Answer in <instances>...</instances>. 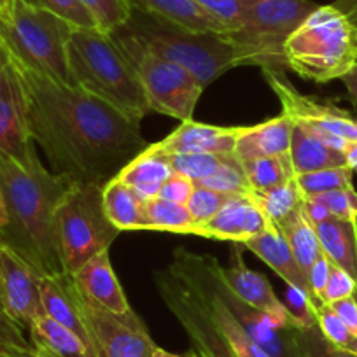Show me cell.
<instances>
[{
    "instance_id": "cell-1",
    "label": "cell",
    "mask_w": 357,
    "mask_h": 357,
    "mask_svg": "<svg viewBox=\"0 0 357 357\" xmlns=\"http://www.w3.org/2000/svg\"><path fill=\"white\" fill-rule=\"evenodd\" d=\"M8 61L22 89L26 128L54 174L104 186L149 146L140 123L95 95Z\"/></svg>"
},
{
    "instance_id": "cell-2",
    "label": "cell",
    "mask_w": 357,
    "mask_h": 357,
    "mask_svg": "<svg viewBox=\"0 0 357 357\" xmlns=\"http://www.w3.org/2000/svg\"><path fill=\"white\" fill-rule=\"evenodd\" d=\"M72 184L47 170L39 154L16 160L0 153V186L8 212L0 242L25 257L39 277L65 273L54 247L53 215Z\"/></svg>"
},
{
    "instance_id": "cell-3",
    "label": "cell",
    "mask_w": 357,
    "mask_h": 357,
    "mask_svg": "<svg viewBox=\"0 0 357 357\" xmlns=\"http://www.w3.org/2000/svg\"><path fill=\"white\" fill-rule=\"evenodd\" d=\"M156 56L181 65L207 88L231 68L259 67L256 53L229 33L193 32L133 9L125 26L116 30Z\"/></svg>"
},
{
    "instance_id": "cell-4",
    "label": "cell",
    "mask_w": 357,
    "mask_h": 357,
    "mask_svg": "<svg viewBox=\"0 0 357 357\" xmlns=\"http://www.w3.org/2000/svg\"><path fill=\"white\" fill-rule=\"evenodd\" d=\"M67 61L77 88L133 121L140 123L153 112L135 68L109 33L98 29H74L67 46Z\"/></svg>"
},
{
    "instance_id": "cell-5",
    "label": "cell",
    "mask_w": 357,
    "mask_h": 357,
    "mask_svg": "<svg viewBox=\"0 0 357 357\" xmlns=\"http://www.w3.org/2000/svg\"><path fill=\"white\" fill-rule=\"evenodd\" d=\"M286 68L308 81L342 79L357 65V26L333 4L319 6L284 43Z\"/></svg>"
},
{
    "instance_id": "cell-6",
    "label": "cell",
    "mask_w": 357,
    "mask_h": 357,
    "mask_svg": "<svg viewBox=\"0 0 357 357\" xmlns=\"http://www.w3.org/2000/svg\"><path fill=\"white\" fill-rule=\"evenodd\" d=\"M72 32L70 23L26 4L25 0H13L0 13V46L9 58L47 77L75 86L67 61Z\"/></svg>"
},
{
    "instance_id": "cell-7",
    "label": "cell",
    "mask_w": 357,
    "mask_h": 357,
    "mask_svg": "<svg viewBox=\"0 0 357 357\" xmlns=\"http://www.w3.org/2000/svg\"><path fill=\"white\" fill-rule=\"evenodd\" d=\"M104 186L74 183L61 197L53 215V236L63 272L74 275L100 250L109 249L119 229L104 208Z\"/></svg>"
},
{
    "instance_id": "cell-8",
    "label": "cell",
    "mask_w": 357,
    "mask_h": 357,
    "mask_svg": "<svg viewBox=\"0 0 357 357\" xmlns=\"http://www.w3.org/2000/svg\"><path fill=\"white\" fill-rule=\"evenodd\" d=\"M109 36L135 68L151 111L170 116L181 123L193 119L205 88L191 72L149 53L121 33L112 32Z\"/></svg>"
},
{
    "instance_id": "cell-9",
    "label": "cell",
    "mask_w": 357,
    "mask_h": 357,
    "mask_svg": "<svg viewBox=\"0 0 357 357\" xmlns=\"http://www.w3.org/2000/svg\"><path fill=\"white\" fill-rule=\"evenodd\" d=\"M233 39L256 53L261 68H286L284 43L319 8L314 0H238Z\"/></svg>"
},
{
    "instance_id": "cell-10",
    "label": "cell",
    "mask_w": 357,
    "mask_h": 357,
    "mask_svg": "<svg viewBox=\"0 0 357 357\" xmlns=\"http://www.w3.org/2000/svg\"><path fill=\"white\" fill-rule=\"evenodd\" d=\"M154 284L165 307L186 331L193 345L191 350L198 357H238L212 321L190 280L174 264L154 273Z\"/></svg>"
},
{
    "instance_id": "cell-11",
    "label": "cell",
    "mask_w": 357,
    "mask_h": 357,
    "mask_svg": "<svg viewBox=\"0 0 357 357\" xmlns=\"http://www.w3.org/2000/svg\"><path fill=\"white\" fill-rule=\"evenodd\" d=\"M261 70L266 84L280 100L282 112L291 121L312 128L324 142L342 153H345L350 142H357V118L350 112L329 102H319L301 95L279 68Z\"/></svg>"
},
{
    "instance_id": "cell-12",
    "label": "cell",
    "mask_w": 357,
    "mask_h": 357,
    "mask_svg": "<svg viewBox=\"0 0 357 357\" xmlns=\"http://www.w3.org/2000/svg\"><path fill=\"white\" fill-rule=\"evenodd\" d=\"M195 266L211 286V289L225 301L226 307L231 310L243 331L250 336L256 345H259L270 357H301L300 347L296 340V326L280 328L270 315L256 310L254 307L240 300L228 287L221 277V264L214 256L208 254L190 252Z\"/></svg>"
},
{
    "instance_id": "cell-13",
    "label": "cell",
    "mask_w": 357,
    "mask_h": 357,
    "mask_svg": "<svg viewBox=\"0 0 357 357\" xmlns=\"http://www.w3.org/2000/svg\"><path fill=\"white\" fill-rule=\"evenodd\" d=\"M82 315L95 357H153L158 345L133 310L125 315L111 314L82 298Z\"/></svg>"
},
{
    "instance_id": "cell-14",
    "label": "cell",
    "mask_w": 357,
    "mask_h": 357,
    "mask_svg": "<svg viewBox=\"0 0 357 357\" xmlns=\"http://www.w3.org/2000/svg\"><path fill=\"white\" fill-rule=\"evenodd\" d=\"M0 300L9 317L26 331L44 314L39 275L25 257L4 242H0Z\"/></svg>"
},
{
    "instance_id": "cell-15",
    "label": "cell",
    "mask_w": 357,
    "mask_h": 357,
    "mask_svg": "<svg viewBox=\"0 0 357 357\" xmlns=\"http://www.w3.org/2000/svg\"><path fill=\"white\" fill-rule=\"evenodd\" d=\"M272 222L252 198V195L229 197L221 211L208 222L195 226L191 235L212 240H225L242 245L247 240L266 231Z\"/></svg>"
},
{
    "instance_id": "cell-16",
    "label": "cell",
    "mask_w": 357,
    "mask_h": 357,
    "mask_svg": "<svg viewBox=\"0 0 357 357\" xmlns=\"http://www.w3.org/2000/svg\"><path fill=\"white\" fill-rule=\"evenodd\" d=\"M72 279L88 303L118 315L132 312L125 291L112 268L109 249L100 250L91 259L86 261L72 275Z\"/></svg>"
},
{
    "instance_id": "cell-17",
    "label": "cell",
    "mask_w": 357,
    "mask_h": 357,
    "mask_svg": "<svg viewBox=\"0 0 357 357\" xmlns=\"http://www.w3.org/2000/svg\"><path fill=\"white\" fill-rule=\"evenodd\" d=\"M221 277L240 300L245 301L247 305L254 307L256 310L270 315L280 328L294 326L286 307L277 298V294L273 293L266 277L259 275V273L252 272L250 268H247L245 261H243L242 249H235L231 266H221Z\"/></svg>"
},
{
    "instance_id": "cell-18",
    "label": "cell",
    "mask_w": 357,
    "mask_h": 357,
    "mask_svg": "<svg viewBox=\"0 0 357 357\" xmlns=\"http://www.w3.org/2000/svg\"><path fill=\"white\" fill-rule=\"evenodd\" d=\"M39 291L44 314L75 333L95 357L91 336L82 315V298L72 275L58 273V275L39 277Z\"/></svg>"
},
{
    "instance_id": "cell-19",
    "label": "cell",
    "mask_w": 357,
    "mask_h": 357,
    "mask_svg": "<svg viewBox=\"0 0 357 357\" xmlns=\"http://www.w3.org/2000/svg\"><path fill=\"white\" fill-rule=\"evenodd\" d=\"M0 153L16 160H26L37 154L36 142L26 128L22 89L9 61L4 82L0 86Z\"/></svg>"
},
{
    "instance_id": "cell-20",
    "label": "cell",
    "mask_w": 357,
    "mask_h": 357,
    "mask_svg": "<svg viewBox=\"0 0 357 357\" xmlns=\"http://www.w3.org/2000/svg\"><path fill=\"white\" fill-rule=\"evenodd\" d=\"M245 126H214L195 119L183 121L170 135L153 144L163 154L178 153H233L236 139Z\"/></svg>"
},
{
    "instance_id": "cell-21",
    "label": "cell",
    "mask_w": 357,
    "mask_h": 357,
    "mask_svg": "<svg viewBox=\"0 0 357 357\" xmlns=\"http://www.w3.org/2000/svg\"><path fill=\"white\" fill-rule=\"evenodd\" d=\"M242 247H245L250 252L256 254L259 259H263L264 263L272 268L273 272L287 284V286L300 287L301 291L310 294L312 300H314L315 303V308H317L319 305H322L314 298L310 282H308V279L305 277V273L301 272L296 257L291 252V247L289 243H287L286 236L282 235V231H280L277 226H270V228H268L266 231L261 233V235L243 242Z\"/></svg>"
},
{
    "instance_id": "cell-22",
    "label": "cell",
    "mask_w": 357,
    "mask_h": 357,
    "mask_svg": "<svg viewBox=\"0 0 357 357\" xmlns=\"http://www.w3.org/2000/svg\"><path fill=\"white\" fill-rule=\"evenodd\" d=\"M291 132H293V121L284 112L277 118L245 126L236 139L233 154L242 163L256 158L287 154L291 146Z\"/></svg>"
},
{
    "instance_id": "cell-23",
    "label": "cell",
    "mask_w": 357,
    "mask_h": 357,
    "mask_svg": "<svg viewBox=\"0 0 357 357\" xmlns=\"http://www.w3.org/2000/svg\"><path fill=\"white\" fill-rule=\"evenodd\" d=\"M133 9L193 32L229 33L231 30L198 8L193 0H128Z\"/></svg>"
},
{
    "instance_id": "cell-24",
    "label": "cell",
    "mask_w": 357,
    "mask_h": 357,
    "mask_svg": "<svg viewBox=\"0 0 357 357\" xmlns=\"http://www.w3.org/2000/svg\"><path fill=\"white\" fill-rule=\"evenodd\" d=\"M289 156L294 175L324 168L347 167L345 153L324 142L317 132L298 123H293Z\"/></svg>"
},
{
    "instance_id": "cell-25",
    "label": "cell",
    "mask_w": 357,
    "mask_h": 357,
    "mask_svg": "<svg viewBox=\"0 0 357 357\" xmlns=\"http://www.w3.org/2000/svg\"><path fill=\"white\" fill-rule=\"evenodd\" d=\"M174 174L167 154L154 149L153 144L146 147L139 156L133 158L116 177L125 183L142 200L158 197L161 186Z\"/></svg>"
},
{
    "instance_id": "cell-26",
    "label": "cell",
    "mask_w": 357,
    "mask_h": 357,
    "mask_svg": "<svg viewBox=\"0 0 357 357\" xmlns=\"http://www.w3.org/2000/svg\"><path fill=\"white\" fill-rule=\"evenodd\" d=\"M29 340L39 357H93L75 333L46 314L30 324Z\"/></svg>"
},
{
    "instance_id": "cell-27",
    "label": "cell",
    "mask_w": 357,
    "mask_h": 357,
    "mask_svg": "<svg viewBox=\"0 0 357 357\" xmlns=\"http://www.w3.org/2000/svg\"><path fill=\"white\" fill-rule=\"evenodd\" d=\"M326 256L345 270L357 284V221H329L315 225Z\"/></svg>"
},
{
    "instance_id": "cell-28",
    "label": "cell",
    "mask_w": 357,
    "mask_h": 357,
    "mask_svg": "<svg viewBox=\"0 0 357 357\" xmlns=\"http://www.w3.org/2000/svg\"><path fill=\"white\" fill-rule=\"evenodd\" d=\"M104 208L109 221L119 231H147L144 200L118 177L104 184Z\"/></svg>"
},
{
    "instance_id": "cell-29",
    "label": "cell",
    "mask_w": 357,
    "mask_h": 357,
    "mask_svg": "<svg viewBox=\"0 0 357 357\" xmlns=\"http://www.w3.org/2000/svg\"><path fill=\"white\" fill-rule=\"evenodd\" d=\"M277 228L286 236L287 243L291 247V252L294 254V257H296L298 264L301 268V272L308 279L310 268L314 266L317 257L322 254V245L317 236V231H315V226L305 215L303 205H301L300 211L294 212L287 221H284Z\"/></svg>"
},
{
    "instance_id": "cell-30",
    "label": "cell",
    "mask_w": 357,
    "mask_h": 357,
    "mask_svg": "<svg viewBox=\"0 0 357 357\" xmlns=\"http://www.w3.org/2000/svg\"><path fill=\"white\" fill-rule=\"evenodd\" d=\"M144 218H146L147 231L191 235V229H193V219L186 205L174 204L160 197L144 200Z\"/></svg>"
},
{
    "instance_id": "cell-31",
    "label": "cell",
    "mask_w": 357,
    "mask_h": 357,
    "mask_svg": "<svg viewBox=\"0 0 357 357\" xmlns=\"http://www.w3.org/2000/svg\"><path fill=\"white\" fill-rule=\"evenodd\" d=\"M252 198L259 205L261 211L273 226H280L284 221L298 212L303 205L305 195L298 188L296 178H289L286 183L272 188V190L252 193Z\"/></svg>"
},
{
    "instance_id": "cell-32",
    "label": "cell",
    "mask_w": 357,
    "mask_h": 357,
    "mask_svg": "<svg viewBox=\"0 0 357 357\" xmlns=\"http://www.w3.org/2000/svg\"><path fill=\"white\" fill-rule=\"evenodd\" d=\"M242 165L252 193L272 190L294 177L289 153L280 156L256 158V160L243 161Z\"/></svg>"
},
{
    "instance_id": "cell-33",
    "label": "cell",
    "mask_w": 357,
    "mask_h": 357,
    "mask_svg": "<svg viewBox=\"0 0 357 357\" xmlns=\"http://www.w3.org/2000/svg\"><path fill=\"white\" fill-rule=\"evenodd\" d=\"M354 170L350 167H336V168H324V170L307 172V174L294 175L298 188L305 198L317 197V195L328 193L335 190H345L352 188Z\"/></svg>"
},
{
    "instance_id": "cell-34",
    "label": "cell",
    "mask_w": 357,
    "mask_h": 357,
    "mask_svg": "<svg viewBox=\"0 0 357 357\" xmlns=\"http://www.w3.org/2000/svg\"><path fill=\"white\" fill-rule=\"evenodd\" d=\"M198 184L208 188V190L218 191V193L228 195V197L252 195L242 161L233 153L226 156V160L219 165V168L211 177H207Z\"/></svg>"
},
{
    "instance_id": "cell-35",
    "label": "cell",
    "mask_w": 357,
    "mask_h": 357,
    "mask_svg": "<svg viewBox=\"0 0 357 357\" xmlns=\"http://www.w3.org/2000/svg\"><path fill=\"white\" fill-rule=\"evenodd\" d=\"M231 154V153H228ZM228 154L215 153H178L167 154L170 167L175 174H181L184 177L191 178L195 184L202 183L207 177H211L219 165L226 160Z\"/></svg>"
},
{
    "instance_id": "cell-36",
    "label": "cell",
    "mask_w": 357,
    "mask_h": 357,
    "mask_svg": "<svg viewBox=\"0 0 357 357\" xmlns=\"http://www.w3.org/2000/svg\"><path fill=\"white\" fill-rule=\"evenodd\" d=\"M81 4L97 22L98 30L112 33L132 18L133 8L128 0H81Z\"/></svg>"
},
{
    "instance_id": "cell-37",
    "label": "cell",
    "mask_w": 357,
    "mask_h": 357,
    "mask_svg": "<svg viewBox=\"0 0 357 357\" xmlns=\"http://www.w3.org/2000/svg\"><path fill=\"white\" fill-rule=\"evenodd\" d=\"M25 2L65 20L74 29H98L97 22L81 4V0H25Z\"/></svg>"
},
{
    "instance_id": "cell-38",
    "label": "cell",
    "mask_w": 357,
    "mask_h": 357,
    "mask_svg": "<svg viewBox=\"0 0 357 357\" xmlns=\"http://www.w3.org/2000/svg\"><path fill=\"white\" fill-rule=\"evenodd\" d=\"M315 321H317L319 331L329 343L357 354V338L349 331V328L343 324L342 319L328 303H322L315 308Z\"/></svg>"
},
{
    "instance_id": "cell-39",
    "label": "cell",
    "mask_w": 357,
    "mask_h": 357,
    "mask_svg": "<svg viewBox=\"0 0 357 357\" xmlns=\"http://www.w3.org/2000/svg\"><path fill=\"white\" fill-rule=\"evenodd\" d=\"M228 195L218 193V191L208 190V188L197 184L186 204L188 212H190L191 219H193V228L211 221L221 211L222 205L228 202Z\"/></svg>"
},
{
    "instance_id": "cell-40",
    "label": "cell",
    "mask_w": 357,
    "mask_h": 357,
    "mask_svg": "<svg viewBox=\"0 0 357 357\" xmlns=\"http://www.w3.org/2000/svg\"><path fill=\"white\" fill-rule=\"evenodd\" d=\"M296 340L301 357H357V354L352 350L329 343L319 331L317 326L305 329L296 328Z\"/></svg>"
},
{
    "instance_id": "cell-41",
    "label": "cell",
    "mask_w": 357,
    "mask_h": 357,
    "mask_svg": "<svg viewBox=\"0 0 357 357\" xmlns=\"http://www.w3.org/2000/svg\"><path fill=\"white\" fill-rule=\"evenodd\" d=\"M315 202L324 205L329 214L340 221H357V191L352 188L328 191V193L312 197Z\"/></svg>"
},
{
    "instance_id": "cell-42",
    "label": "cell",
    "mask_w": 357,
    "mask_h": 357,
    "mask_svg": "<svg viewBox=\"0 0 357 357\" xmlns=\"http://www.w3.org/2000/svg\"><path fill=\"white\" fill-rule=\"evenodd\" d=\"M287 286V284H286ZM287 314L296 328H312L317 326L315 321V303L310 294L301 291L300 287L287 286L286 301H284Z\"/></svg>"
},
{
    "instance_id": "cell-43",
    "label": "cell",
    "mask_w": 357,
    "mask_h": 357,
    "mask_svg": "<svg viewBox=\"0 0 357 357\" xmlns=\"http://www.w3.org/2000/svg\"><path fill=\"white\" fill-rule=\"evenodd\" d=\"M357 298V284L345 270L331 263V273H329L328 284H326L322 301L324 303H333V301L343 300V298Z\"/></svg>"
},
{
    "instance_id": "cell-44",
    "label": "cell",
    "mask_w": 357,
    "mask_h": 357,
    "mask_svg": "<svg viewBox=\"0 0 357 357\" xmlns=\"http://www.w3.org/2000/svg\"><path fill=\"white\" fill-rule=\"evenodd\" d=\"M198 8L204 9L215 20L225 23L231 32L238 29L240 6L238 0H193Z\"/></svg>"
},
{
    "instance_id": "cell-45",
    "label": "cell",
    "mask_w": 357,
    "mask_h": 357,
    "mask_svg": "<svg viewBox=\"0 0 357 357\" xmlns=\"http://www.w3.org/2000/svg\"><path fill=\"white\" fill-rule=\"evenodd\" d=\"M195 186H197V184H195L191 178L184 177V175L181 174H175L174 172V174L165 181V184L161 186L158 197L163 198V200L174 202V204L186 205L188 200H190L191 193H193Z\"/></svg>"
},
{
    "instance_id": "cell-46",
    "label": "cell",
    "mask_w": 357,
    "mask_h": 357,
    "mask_svg": "<svg viewBox=\"0 0 357 357\" xmlns=\"http://www.w3.org/2000/svg\"><path fill=\"white\" fill-rule=\"evenodd\" d=\"M0 342H6L13 347H18V349L33 350L32 343L25 336V329L9 317L4 305H2V300H0Z\"/></svg>"
},
{
    "instance_id": "cell-47",
    "label": "cell",
    "mask_w": 357,
    "mask_h": 357,
    "mask_svg": "<svg viewBox=\"0 0 357 357\" xmlns=\"http://www.w3.org/2000/svg\"><path fill=\"white\" fill-rule=\"evenodd\" d=\"M329 273H331V259L322 250V254L317 257V261L310 268V272H308V282H310L312 293H314V298L319 303H324L322 301V294H324Z\"/></svg>"
},
{
    "instance_id": "cell-48",
    "label": "cell",
    "mask_w": 357,
    "mask_h": 357,
    "mask_svg": "<svg viewBox=\"0 0 357 357\" xmlns=\"http://www.w3.org/2000/svg\"><path fill=\"white\" fill-rule=\"evenodd\" d=\"M328 305L335 310V314L342 319L343 324L349 328V331L357 338V298H343V300L333 301V303Z\"/></svg>"
},
{
    "instance_id": "cell-49",
    "label": "cell",
    "mask_w": 357,
    "mask_h": 357,
    "mask_svg": "<svg viewBox=\"0 0 357 357\" xmlns=\"http://www.w3.org/2000/svg\"><path fill=\"white\" fill-rule=\"evenodd\" d=\"M303 212H305V215H307L308 221H310L314 226L329 221V219H335L331 214H329L328 208H326L324 205L319 204V202H315L314 198H305Z\"/></svg>"
},
{
    "instance_id": "cell-50",
    "label": "cell",
    "mask_w": 357,
    "mask_h": 357,
    "mask_svg": "<svg viewBox=\"0 0 357 357\" xmlns=\"http://www.w3.org/2000/svg\"><path fill=\"white\" fill-rule=\"evenodd\" d=\"M340 81H343V84H345L347 88V93H349L350 102H352L354 107L357 109V65L356 67H352V70L347 72Z\"/></svg>"
},
{
    "instance_id": "cell-51",
    "label": "cell",
    "mask_w": 357,
    "mask_h": 357,
    "mask_svg": "<svg viewBox=\"0 0 357 357\" xmlns=\"http://www.w3.org/2000/svg\"><path fill=\"white\" fill-rule=\"evenodd\" d=\"M0 357H39L36 350H25L13 347L6 342H0Z\"/></svg>"
},
{
    "instance_id": "cell-52",
    "label": "cell",
    "mask_w": 357,
    "mask_h": 357,
    "mask_svg": "<svg viewBox=\"0 0 357 357\" xmlns=\"http://www.w3.org/2000/svg\"><path fill=\"white\" fill-rule=\"evenodd\" d=\"M333 6L338 8L357 26V0H336L333 2Z\"/></svg>"
},
{
    "instance_id": "cell-53",
    "label": "cell",
    "mask_w": 357,
    "mask_h": 357,
    "mask_svg": "<svg viewBox=\"0 0 357 357\" xmlns=\"http://www.w3.org/2000/svg\"><path fill=\"white\" fill-rule=\"evenodd\" d=\"M153 357H198V356L195 350H190V352H186V354H174V352H168V350L161 349V347H156V349H154Z\"/></svg>"
},
{
    "instance_id": "cell-54",
    "label": "cell",
    "mask_w": 357,
    "mask_h": 357,
    "mask_svg": "<svg viewBox=\"0 0 357 357\" xmlns=\"http://www.w3.org/2000/svg\"><path fill=\"white\" fill-rule=\"evenodd\" d=\"M6 72H8V54H6L4 47L0 46V86L4 82Z\"/></svg>"
},
{
    "instance_id": "cell-55",
    "label": "cell",
    "mask_w": 357,
    "mask_h": 357,
    "mask_svg": "<svg viewBox=\"0 0 357 357\" xmlns=\"http://www.w3.org/2000/svg\"><path fill=\"white\" fill-rule=\"evenodd\" d=\"M6 225H8V212H6L4 195H2V186H0V229H4Z\"/></svg>"
},
{
    "instance_id": "cell-56",
    "label": "cell",
    "mask_w": 357,
    "mask_h": 357,
    "mask_svg": "<svg viewBox=\"0 0 357 357\" xmlns=\"http://www.w3.org/2000/svg\"><path fill=\"white\" fill-rule=\"evenodd\" d=\"M11 2H13V0H0V13H4L6 9L11 6Z\"/></svg>"
}]
</instances>
